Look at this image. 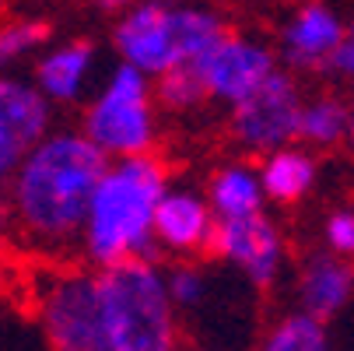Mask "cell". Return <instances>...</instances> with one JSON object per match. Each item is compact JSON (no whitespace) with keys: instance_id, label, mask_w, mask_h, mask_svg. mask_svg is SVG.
Instances as JSON below:
<instances>
[{"instance_id":"obj_1","label":"cell","mask_w":354,"mask_h":351,"mask_svg":"<svg viewBox=\"0 0 354 351\" xmlns=\"http://www.w3.org/2000/svg\"><path fill=\"white\" fill-rule=\"evenodd\" d=\"M109 159L81 134H46L8 183V211L39 253H67L81 242L88 200Z\"/></svg>"},{"instance_id":"obj_2","label":"cell","mask_w":354,"mask_h":351,"mask_svg":"<svg viewBox=\"0 0 354 351\" xmlns=\"http://www.w3.org/2000/svg\"><path fill=\"white\" fill-rule=\"evenodd\" d=\"M169 190V172L155 155L116 159L106 165L88 200V215L81 228L84 260L102 271L123 260L158 264V242L151 235L158 197Z\"/></svg>"},{"instance_id":"obj_3","label":"cell","mask_w":354,"mask_h":351,"mask_svg":"<svg viewBox=\"0 0 354 351\" xmlns=\"http://www.w3.org/2000/svg\"><path fill=\"white\" fill-rule=\"evenodd\" d=\"M106 351H179V316L158 264L123 260L91 274Z\"/></svg>"},{"instance_id":"obj_4","label":"cell","mask_w":354,"mask_h":351,"mask_svg":"<svg viewBox=\"0 0 354 351\" xmlns=\"http://www.w3.org/2000/svg\"><path fill=\"white\" fill-rule=\"evenodd\" d=\"M225 32L221 18L204 8L172 4H133L116 25L120 64L140 71L144 78H162L165 71L200 57Z\"/></svg>"},{"instance_id":"obj_5","label":"cell","mask_w":354,"mask_h":351,"mask_svg":"<svg viewBox=\"0 0 354 351\" xmlns=\"http://www.w3.org/2000/svg\"><path fill=\"white\" fill-rule=\"evenodd\" d=\"M81 134L102 152L106 159H133V155H151L158 137L155 123V106H151V81L120 64L106 88L84 113Z\"/></svg>"},{"instance_id":"obj_6","label":"cell","mask_w":354,"mask_h":351,"mask_svg":"<svg viewBox=\"0 0 354 351\" xmlns=\"http://www.w3.org/2000/svg\"><path fill=\"white\" fill-rule=\"evenodd\" d=\"M39 327L49 351H106L88 271H60L39 288Z\"/></svg>"},{"instance_id":"obj_7","label":"cell","mask_w":354,"mask_h":351,"mask_svg":"<svg viewBox=\"0 0 354 351\" xmlns=\"http://www.w3.org/2000/svg\"><path fill=\"white\" fill-rule=\"evenodd\" d=\"M301 91L288 71H274L260 81L245 98L232 106V137L239 147L252 155H270L277 147L298 141V116H301Z\"/></svg>"},{"instance_id":"obj_8","label":"cell","mask_w":354,"mask_h":351,"mask_svg":"<svg viewBox=\"0 0 354 351\" xmlns=\"http://www.w3.org/2000/svg\"><path fill=\"white\" fill-rule=\"evenodd\" d=\"M193 67L204 81L207 98L235 106L239 98H245L260 81H267L277 71V57L263 42L225 28L204 53L193 57Z\"/></svg>"},{"instance_id":"obj_9","label":"cell","mask_w":354,"mask_h":351,"mask_svg":"<svg viewBox=\"0 0 354 351\" xmlns=\"http://www.w3.org/2000/svg\"><path fill=\"white\" fill-rule=\"evenodd\" d=\"M207 249L214 257L235 264L252 288H270L284 267V239L263 211L249 218H225V222L214 218Z\"/></svg>"},{"instance_id":"obj_10","label":"cell","mask_w":354,"mask_h":351,"mask_svg":"<svg viewBox=\"0 0 354 351\" xmlns=\"http://www.w3.org/2000/svg\"><path fill=\"white\" fill-rule=\"evenodd\" d=\"M49 134V102L35 84L0 78V190L11 183L28 152Z\"/></svg>"},{"instance_id":"obj_11","label":"cell","mask_w":354,"mask_h":351,"mask_svg":"<svg viewBox=\"0 0 354 351\" xmlns=\"http://www.w3.org/2000/svg\"><path fill=\"white\" fill-rule=\"evenodd\" d=\"M344 39H347L344 21L323 0H309L288 18L281 32V57L295 71H330Z\"/></svg>"},{"instance_id":"obj_12","label":"cell","mask_w":354,"mask_h":351,"mask_svg":"<svg viewBox=\"0 0 354 351\" xmlns=\"http://www.w3.org/2000/svg\"><path fill=\"white\" fill-rule=\"evenodd\" d=\"M214 232V215L207 200L193 190H165L155 204V218H151V235H155L158 249L169 253H196L207 249Z\"/></svg>"},{"instance_id":"obj_13","label":"cell","mask_w":354,"mask_h":351,"mask_svg":"<svg viewBox=\"0 0 354 351\" xmlns=\"http://www.w3.org/2000/svg\"><path fill=\"white\" fill-rule=\"evenodd\" d=\"M354 295V264L333 253H316L298 274V306L306 316L326 323Z\"/></svg>"},{"instance_id":"obj_14","label":"cell","mask_w":354,"mask_h":351,"mask_svg":"<svg viewBox=\"0 0 354 351\" xmlns=\"http://www.w3.org/2000/svg\"><path fill=\"white\" fill-rule=\"evenodd\" d=\"M91 60H95V49L84 39L49 49L35 67L39 95L46 98V102H74V98L81 95V88H84V81H88Z\"/></svg>"},{"instance_id":"obj_15","label":"cell","mask_w":354,"mask_h":351,"mask_svg":"<svg viewBox=\"0 0 354 351\" xmlns=\"http://www.w3.org/2000/svg\"><path fill=\"white\" fill-rule=\"evenodd\" d=\"M207 208L218 222L225 218H249L263 211V186L257 169H249L245 162H228L211 176L207 186Z\"/></svg>"},{"instance_id":"obj_16","label":"cell","mask_w":354,"mask_h":351,"mask_svg":"<svg viewBox=\"0 0 354 351\" xmlns=\"http://www.w3.org/2000/svg\"><path fill=\"white\" fill-rule=\"evenodd\" d=\"M260 176V186H263V197L277 200V204H295L301 200L313 183H316V159L301 147H277L263 159V165L257 169Z\"/></svg>"},{"instance_id":"obj_17","label":"cell","mask_w":354,"mask_h":351,"mask_svg":"<svg viewBox=\"0 0 354 351\" xmlns=\"http://www.w3.org/2000/svg\"><path fill=\"white\" fill-rule=\"evenodd\" d=\"M351 137V106L340 95H319L301 102L298 116V141L316 147H337Z\"/></svg>"},{"instance_id":"obj_18","label":"cell","mask_w":354,"mask_h":351,"mask_svg":"<svg viewBox=\"0 0 354 351\" xmlns=\"http://www.w3.org/2000/svg\"><path fill=\"white\" fill-rule=\"evenodd\" d=\"M260 351H333V348L319 320L306 313H288L267 330Z\"/></svg>"},{"instance_id":"obj_19","label":"cell","mask_w":354,"mask_h":351,"mask_svg":"<svg viewBox=\"0 0 354 351\" xmlns=\"http://www.w3.org/2000/svg\"><path fill=\"white\" fill-rule=\"evenodd\" d=\"M155 95H158V102H162L165 109H176V113H183V109H196V106H204V102H207L204 81H200L193 60H186V64L165 71V74L158 78Z\"/></svg>"},{"instance_id":"obj_20","label":"cell","mask_w":354,"mask_h":351,"mask_svg":"<svg viewBox=\"0 0 354 351\" xmlns=\"http://www.w3.org/2000/svg\"><path fill=\"white\" fill-rule=\"evenodd\" d=\"M165 278V291H169V303L172 309L179 313H196V309H204L207 303V278L200 267L193 264H176L172 271H162Z\"/></svg>"},{"instance_id":"obj_21","label":"cell","mask_w":354,"mask_h":351,"mask_svg":"<svg viewBox=\"0 0 354 351\" xmlns=\"http://www.w3.org/2000/svg\"><path fill=\"white\" fill-rule=\"evenodd\" d=\"M49 35L46 21H8L0 25V71L11 67L15 60H21L25 53L39 49Z\"/></svg>"},{"instance_id":"obj_22","label":"cell","mask_w":354,"mask_h":351,"mask_svg":"<svg viewBox=\"0 0 354 351\" xmlns=\"http://www.w3.org/2000/svg\"><path fill=\"white\" fill-rule=\"evenodd\" d=\"M323 235H326V246L333 257L354 260V208H337L323 222Z\"/></svg>"},{"instance_id":"obj_23","label":"cell","mask_w":354,"mask_h":351,"mask_svg":"<svg viewBox=\"0 0 354 351\" xmlns=\"http://www.w3.org/2000/svg\"><path fill=\"white\" fill-rule=\"evenodd\" d=\"M102 8H123V4H133V0H98Z\"/></svg>"},{"instance_id":"obj_24","label":"cell","mask_w":354,"mask_h":351,"mask_svg":"<svg viewBox=\"0 0 354 351\" xmlns=\"http://www.w3.org/2000/svg\"><path fill=\"white\" fill-rule=\"evenodd\" d=\"M347 42H354V21H351V28H347Z\"/></svg>"},{"instance_id":"obj_25","label":"cell","mask_w":354,"mask_h":351,"mask_svg":"<svg viewBox=\"0 0 354 351\" xmlns=\"http://www.w3.org/2000/svg\"><path fill=\"white\" fill-rule=\"evenodd\" d=\"M351 134H354V106H351Z\"/></svg>"},{"instance_id":"obj_26","label":"cell","mask_w":354,"mask_h":351,"mask_svg":"<svg viewBox=\"0 0 354 351\" xmlns=\"http://www.w3.org/2000/svg\"><path fill=\"white\" fill-rule=\"evenodd\" d=\"M4 4H8V0H0V11H4Z\"/></svg>"}]
</instances>
